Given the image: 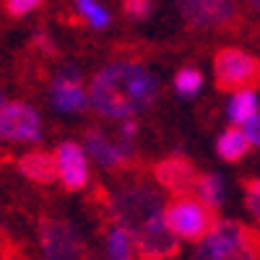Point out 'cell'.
Masks as SVG:
<instances>
[{
    "label": "cell",
    "mask_w": 260,
    "mask_h": 260,
    "mask_svg": "<svg viewBox=\"0 0 260 260\" xmlns=\"http://www.w3.org/2000/svg\"><path fill=\"white\" fill-rule=\"evenodd\" d=\"M6 104H8V96H6V91H3V89H0V117H3ZM0 143H3V138H0Z\"/></svg>",
    "instance_id": "cell-25"
},
{
    "label": "cell",
    "mask_w": 260,
    "mask_h": 260,
    "mask_svg": "<svg viewBox=\"0 0 260 260\" xmlns=\"http://www.w3.org/2000/svg\"><path fill=\"white\" fill-rule=\"evenodd\" d=\"M245 195H247V208L260 221V180H245Z\"/></svg>",
    "instance_id": "cell-21"
},
{
    "label": "cell",
    "mask_w": 260,
    "mask_h": 260,
    "mask_svg": "<svg viewBox=\"0 0 260 260\" xmlns=\"http://www.w3.org/2000/svg\"><path fill=\"white\" fill-rule=\"evenodd\" d=\"M34 45H37V47H42L45 52H55V47H52V42H50V37H47V34H37V37H34Z\"/></svg>",
    "instance_id": "cell-24"
},
{
    "label": "cell",
    "mask_w": 260,
    "mask_h": 260,
    "mask_svg": "<svg viewBox=\"0 0 260 260\" xmlns=\"http://www.w3.org/2000/svg\"><path fill=\"white\" fill-rule=\"evenodd\" d=\"M0 138L8 143H39L42 141V117L26 102L6 104L0 117Z\"/></svg>",
    "instance_id": "cell-7"
},
{
    "label": "cell",
    "mask_w": 260,
    "mask_h": 260,
    "mask_svg": "<svg viewBox=\"0 0 260 260\" xmlns=\"http://www.w3.org/2000/svg\"><path fill=\"white\" fill-rule=\"evenodd\" d=\"M89 94L83 91L81 73L73 68H62L50 83V104L62 115H78L89 107Z\"/></svg>",
    "instance_id": "cell-9"
},
{
    "label": "cell",
    "mask_w": 260,
    "mask_h": 260,
    "mask_svg": "<svg viewBox=\"0 0 260 260\" xmlns=\"http://www.w3.org/2000/svg\"><path fill=\"white\" fill-rule=\"evenodd\" d=\"M255 110H257V99H255V94H252V91H237L234 99L229 102L226 115H229L232 122L245 125V122L255 115Z\"/></svg>",
    "instance_id": "cell-16"
},
{
    "label": "cell",
    "mask_w": 260,
    "mask_h": 260,
    "mask_svg": "<svg viewBox=\"0 0 260 260\" xmlns=\"http://www.w3.org/2000/svg\"><path fill=\"white\" fill-rule=\"evenodd\" d=\"M57 159V175L65 190H81L89 182V161H86V148L76 141H62L55 151Z\"/></svg>",
    "instance_id": "cell-10"
},
{
    "label": "cell",
    "mask_w": 260,
    "mask_h": 260,
    "mask_svg": "<svg viewBox=\"0 0 260 260\" xmlns=\"http://www.w3.org/2000/svg\"><path fill=\"white\" fill-rule=\"evenodd\" d=\"M73 6L94 29H104L110 24V13H107V8L102 3H96V0H73Z\"/></svg>",
    "instance_id": "cell-17"
},
{
    "label": "cell",
    "mask_w": 260,
    "mask_h": 260,
    "mask_svg": "<svg viewBox=\"0 0 260 260\" xmlns=\"http://www.w3.org/2000/svg\"><path fill=\"white\" fill-rule=\"evenodd\" d=\"M39 260H81L83 240L81 234L62 219H42L39 224Z\"/></svg>",
    "instance_id": "cell-6"
},
{
    "label": "cell",
    "mask_w": 260,
    "mask_h": 260,
    "mask_svg": "<svg viewBox=\"0 0 260 260\" xmlns=\"http://www.w3.org/2000/svg\"><path fill=\"white\" fill-rule=\"evenodd\" d=\"M83 148L99 167L104 169H117V167H125L136 159V151H133V141H115L104 133L99 127H91L86 130L83 136Z\"/></svg>",
    "instance_id": "cell-8"
},
{
    "label": "cell",
    "mask_w": 260,
    "mask_h": 260,
    "mask_svg": "<svg viewBox=\"0 0 260 260\" xmlns=\"http://www.w3.org/2000/svg\"><path fill=\"white\" fill-rule=\"evenodd\" d=\"M201 86H203V76H201V71H195V68H182L175 76V89L185 99H192L195 94L201 91Z\"/></svg>",
    "instance_id": "cell-18"
},
{
    "label": "cell",
    "mask_w": 260,
    "mask_h": 260,
    "mask_svg": "<svg viewBox=\"0 0 260 260\" xmlns=\"http://www.w3.org/2000/svg\"><path fill=\"white\" fill-rule=\"evenodd\" d=\"M39 6H42V0H6V11H8V16H13V18L29 16V13L37 11Z\"/></svg>",
    "instance_id": "cell-19"
},
{
    "label": "cell",
    "mask_w": 260,
    "mask_h": 260,
    "mask_svg": "<svg viewBox=\"0 0 260 260\" xmlns=\"http://www.w3.org/2000/svg\"><path fill=\"white\" fill-rule=\"evenodd\" d=\"M136 133H138L136 120H125V122H122V138H125V141H133Z\"/></svg>",
    "instance_id": "cell-23"
},
{
    "label": "cell",
    "mask_w": 260,
    "mask_h": 260,
    "mask_svg": "<svg viewBox=\"0 0 260 260\" xmlns=\"http://www.w3.org/2000/svg\"><path fill=\"white\" fill-rule=\"evenodd\" d=\"M18 172H21V175H24L29 182H34V185H52L55 180H60L55 154H50V151H42V148L26 151V154L18 159Z\"/></svg>",
    "instance_id": "cell-12"
},
{
    "label": "cell",
    "mask_w": 260,
    "mask_h": 260,
    "mask_svg": "<svg viewBox=\"0 0 260 260\" xmlns=\"http://www.w3.org/2000/svg\"><path fill=\"white\" fill-rule=\"evenodd\" d=\"M159 96V81L138 62H112L96 73L89 89L91 107L110 120H127L148 110Z\"/></svg>",
    "instance_id": "cell-1"
},
{
    "label": "cell",
    "mask_w": 260,
    "mask_h": 260,
    "mask_svg": "<svg viewBox=\"0 0 260 260\" xmlns=\"http://www.w3.org/2000/svg\"><path fill=\"white\" fill-rule=\"evenodd\" d=\"M195 260H260V232L240 221H216Z\"/></svg>",
    "instance_id": "cell-2"
},
{
    "label": "cell",
    "mask_w": 260,
    "mask_h": 260,
    "mask_svg": "<svg viewBox=\"0 0 260 260\" xmlns=\"http://www.w3.org/2000/svg\"><path fill=\"white\" fill-rule=\"evenodd\" d=\"M112 216L120 226L130 232V237H138L148 226H154L156 221L164 219V201H161L159 190H154L151 185H143V182H136V185L122 187L115 195Z\"/></svg>",
    "instance_id": "cell-3"
},
{
    "label": "cell",
    "mask_w": 260,
    "mask_h": 260,
    "mask_svg": "<svg viewBox=\"0 0 260 260\" xmlns=\"http://www.w3.org/2000/svg\"><path fill=\"white\" fill-rule=\"evenodd\" d=\"M247 148H250V141L242 127H229L216 143V151H219V156L224 161H240L247 154Z\"/></svg>",
    "instance_id": "cell-14"
},
{
    "label": "cell",
    "mask_w": 260,
    "mask_h": 260,
    "mask_svg": "<svg viewBox=\"0 0 260 260\" xmlns=\"http://www.w3.org/2000/svg\"><path fill=\"white\" fill-rule=\"evenodd\" d=\"M245 136H247V141L250 143H255V146H260V115H252L247 122H245Z\"/></svg>",
    "instance_id": "cell-22"
},
{
    "label": "cell",
    "mask_w": 260,
    "mask_h": 260,
    "mask_svg": "<svg viewBox=\"0 0 260 260\" xmlns=\"http://www.w3.org/2000/svg\"><path fill=\"white\" fill-rule=\"evenodd\" d=\"M136 242L130 232L125 226H120L117 221L107 232V257L110 260H136Z\"/></svg>",
    "instance_id": "cell-13"
},
{
    "label": "cell",
    "mask_w": 260,
    "mask_h": 260,
    "mask_svg": "<svg viewBox=\"0 0 260 260\" xmlns=\"http://www.w3.org/2000/svg\"><path fill=\"white\" fill-rule=\"evenodd\" d=\"M247 3H250V6H252V8L260 13V0H247Z\"/></svg>",
    "instance_id": "cell-27"
},
{
    "label": "cell",
    "mask_w": 260,
    "mask_h": 260,
    "mask_svg": "<svg viewBox=\"0 0 260 260\" xmlns=\"http://www.w3.org/2000/svg\"><path fill=\"white\" fill-rule=\"evenodd\" d=\"M164 216H167L169 229L187 242H201L216 224L213 208H208L203 201L187 198V195H180V198L172 201Z\"/></svg>",
    "instance_id": "cell-5"
},
{
    "label": "cell",
    "mask_w": 260,
    "mask_h": 260,
    "mask_svg": "<svg viewBox=\"0 0 260 260\" xmlns=\"http://www.w3.org/2000/svg\"><path fill=\"white\" fill-rule=\"evenodd\" d=\"M213 76L219 91H252L255 86H260V60L245 50L224 47L213 57Z\"/></svg>",
    "instance_id": "cell-4"
},
{
    "label": "cell",
    "mask_w": 260,
    "mask_h": 260,
    "mask_svg": "<svg viewBox=\"0 0 260 260\" xmlns=\"http://www.w3.org/2000/svg\"><path fill=\"white\" fill-rule=\"evenodd\" d=\"M195 192L208 208L216 211L224 201V180L219 175H201L198 182H195Z\"/></svg>",
    "instance_id": "cell-15"
},
{
    "label": "cell",
    "mask_w": 260,
    "mask_h": 260,
    "mask_svg": "<svg viewBox=\"0 0 260 260\" xmlns=\"http://www.w3.org/2000/svg\"><path fill=\"white\" fill-rule=\"evenodd\" d=\"M154 8V0H122V11L130 16V18H146Z\"/></svg>",
    "instance_id": "cell-20"
},
{
    "label": "cell",
    "mask_w": 260,
    "mask_h": 260,
    "mask_svg": "<svg viewBox=\"0 0 260 260\" xmlns=\"http://www.w3.org/2000/svg\"><path fill=\"white\" fill-rule=\"evenodd\" d=\"M195 3V0H177V8L182 11V8H187V6H192Z\"/></svg>",
    "instance_id": "cell-26"
},
{
    "label": "cell",
    "mask_w": 260,
    "mask_h": 260,
    "mask_svg": "<svg viewBox=\"0 0 260 260\" xmlns=\"http://www.w3.org/2000/svg\"><path fill=\"white\" fill-rule=\"evenodd\" d=\"M154 177L161 187L172 190V192H190L195 190V182H198V172H195L192 161L185 159V156H167L161 159L156 167H154Z\"/></svg>",
    "instance_id": "cell-11"
}]
</instances>
